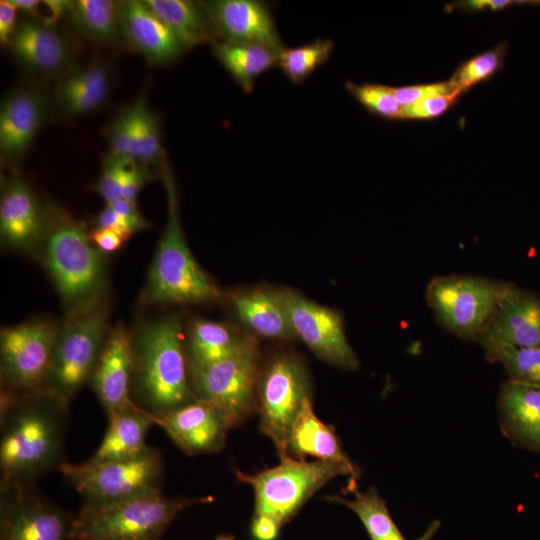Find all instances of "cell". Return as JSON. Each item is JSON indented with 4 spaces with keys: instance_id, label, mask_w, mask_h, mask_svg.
<instances>
[{
    "instance_id": "obj_34",
    "label": "cell",
    "mask_w": 540,
    "mask_h": 540,
    "mask_svg": "<svg viewBox=\"0 0 540 540\" xmlns=\"http://www.w3.org/2000/svg\"><path fill=\"white\" fill-rule=\"evenodd\" d=\"M130 108L135 137V160L148 167L157 165L161 171L166 157L161 146L158 118L149 108L144 95L139 96Z\"/></svg>"
},
{
    "instance_id": "obj_27",
    "label": "cell",
    "mask_w": 540,
    "mask_h": 540,
    "mask_svg": "<svg viewBox=\"0 0 540 540\" xmlns=\"http://www.w3.org/2000/svg\"><path fill=\"white\" fill-rule=\"evenodd\" d=\"M232 305L239 320L254 333L277 340L295 338L278 290L241 291L233 296Z\"/></svg>"
},
{
    "instance_id": "obj_7",
    "label": "cell",
    "mask_w": 540,
    "mask_h": 540,
    "mask_svg": "<svg viewBox=\"0 0 540 540\" xmlns=\"http://www.w3.org/2000/svg\"><path fill=\"white\" fill-rule=\"evenodd\" d=\"M60 472L83 499V504L108 505L161 493L165 464L161 451L147 446L124 459L80 464L66 462Z\"/></svg>"
},
{
    "instance_id": "obj_21",
    "label": "cell",
    "mask_w": 540,
    "mask_h": 540,
    "mask_svg": "<svg viewBox=\"0 0 540 540\" xmlns=\"http://www.w3.org/2000/svg\"><path fill=\"white\" fill-rule=\"evenodd\" d=\"M112 86V68L101 57L80 68H73L57 80L49 94V107L63 119L92 113L108 100Z\"/></svg>"
},
{
    "instance_id": "obj_4",
    "label": "cell",
    "mask_w": 540,
    "mask_h": 540,
    "mask_svg": "<svg viewBox=\"0 0 540 540\" xmlns=\"http://www.w3.org/2000/svg\"><path fill=\"white\" fill-rule=\"evenodd\" d=\"M167 196L164 230L140 293L143 306L213 302L220 292L193 257L183 234L173 174L166 159L161 168Z\"/></svg>"
},
{
    "instance_id": "obj_17",
    "label": "cell",
    "mask_w": 540,
    "mask_h": 540,
    "mask_svg": "<svg viewBox=\"0 0 540 540\" xmlns=\"http://www.w3.org/2000/svg\"><path fill=\"white\" fill-rule=\"evenodd\" d=\"M50 111L49 94L38 84L8 92L0 105L2 164L14 167L24 157Z\"/></svg>"
},
{
    "instance_id": "obj_18",
    "label": "cell",
    "mask_w": 540,
    "mask_h": 540,
    "mask_svg": "<svg viewBox=\"0 0 540 540\" xmlns=\"http://www.w3.org/2000/svg\"><path fill=\"white\" fill-rule=\"evenodd\" d=\"M202 3L219 40L264 46L278 55L285 48L268 2L212 0Z\"/></svg>"
},
{
    "instance_id": "obj_13",
    "label": "cell",
    "mask_w": 540,
    "mask_h": 540,
    "mask_svg": "<svg viewBox=\"0 0 540 540\" xmlns=\"http://www.w3.org/2000/svg\"><path fill=\"white\" fill-rule=\"evenodd\" d=\"M74 524L36 486L0 488V540H74Z\"/></svg>"
},
{
    "instance_id": "obj_12",
    "label": "cell",
    "mask_w": 540,
    "mask_h": 540,
    "mask_svg": "<svg viewBox=\"0 0 540 540\" xmlns=\"http://www.w3.org/2000/svg\"><path fill=\"white\" fill-rule=\"evenodd\" d=\"M59 322L34 317L0 331V395L44 389Z\"/></svg>"
},
{
    "instance_id": "obj_40",
    "label": "cell",
    "mask_w": 540,
    "mask_h": 540,
    "mask_svg": "<svg viewBox=\"0 0 540 540\" xmlns=\"http://www.w3.org/2000/svg\"><path fill=\"white\" fill-rule=\"evenodd\" d=\"M126 158L128 157L115 156L109 152L102 158L100 176L91 188L106 204L121 198L120 175Z\"/></svg>"
},
{
    "instance_id": "obj_45",
    "label": "cell",
    "mask_w": 540,
    "mask_h": 540,
    "mask_svg": "<svg viewBox=\"0 0 540 540\" xmlns=\"http://www.w3.org/2000/svg\"><path fill=\"white\" fill-rule=\"evenodd\" d=\"M514 5L511 0H464L446 5V10L452 12L455 9L467 13L496 12L502 11Z\"/></svg>"
},
{
    "instance_id": "obj_32",
    "label": "cell",
    "mask_w": 540,
    "mask_h": 540,
    "mask_svg": "<svg viewBox=\"0 0 540 540\" xmlns=\"http://www.w3.org/2000/svg\"><path fill=\"white\" fill-rule=\"evenodd\" d=\"M325 500L344 505L363 523L371 540H406L394 523L387 505L375 488L367 492L354 491V498L329 495Z\"/></svg>"
},
{
    "instance_id": "obj_35",
    "label": "cell",
    "mask_w": 540,
    "mask_h": 540,
    "mask_svg": "<svg viewBox=\"0 0 540 540\" xmlns=\"http://www.w3.org/2000/svg\"><path fill=\"white\" fill-rule=\"evenodd\" d=\"M508 43L501 42L462 62L448 80L461 95L473 86L485 82L497 74L504 66Z\"/></svg>"
},
{
    "instance_id": "obj_20",
    "label": "cell",
    "mask_w": 540,
    "mask_h": 540,
    "mask_svg": "<svg viewBox=\"0 0 540 540\" xmlns=\"http://www.w3.org/2000/svg\"><path fill=\"white\" fill-rule=\"evenodd\" d=\"M132 332L123 323L111 327L89 384L106 416L134 403L131 396Z\"/></svg>"
},
{
    "instance_id": "obj_51",
    "label": "cell",
    "mask_w": 540,
    "mask_h": 540,
    "mask_svg": "<svg viewBox=\"0 0 540 540\" xmlns=\"http://www.w3.org/2000/svg\"><path fill=\"white\" fill-rule=\"evenodd\" d=\"M215 540H235V538L232 535H219Z\"/></svg>"
},
{
    "instance_id": "obj_50",
    "label": "cell",
    "mask_w": 540,
    "mask_h": 540,
    "mask_svg": "<svg viewBox=\"0 0 540 540\" xmlns=\"http://www.w3.org/2000/svg\"><path fill=\"white\" fill-rule=\"evenodd\" d=\"M440 521L438 520H435L433 521L428 527L427 529L425 530V532L420 536L418 537L416 540H432V538L434 537V535L437 533V531L439 530L440 528Z\"/></svg>"
},
{
    "instance_id": "obj_47",
    "label": "cell",
    "mask_w": 540,
    "mask_h": 540,
    "mask_svg": "<svg viewBox=\"0 0 540 540\" xmlns=\"http://www.w3.org/2000/svg\"><path fill=\"white\" fill-rule=\"evenodd\" d=\"M17 8L10 0L0 1V42L8 46L17 30Z\"/></svg>"
},
{
    "instance_id": "obj_14",
    "label": "cell",
    "mask_w": 540,
    "mask_h": 540,
    "mask_svg": "<svg viewBox=\"0 0 540 540\" xmlns=\"http://www.w3.org/2000/svg\"><path fill=\"white\" fill-rule=\"evenodd\" d=\"M295 337L321 360L339 368L353 370L359 359L351 347L341 315L331 308L290 290H278Z\"/></svg>"
},
{
    "instance_id": "obj_49",
    "label": "cell",
    "mask_w": 540,
    "mask_h": 540,
    "mask_svg": "<svg viewBox=\"0 0 540 540\" xmlns=\"http://www.w3.org/2000/svg\"><path fill=\"white\" fill-rule=\"evenodd\" d=\"M10 2L17 8L26 13L29 17L42 19L40 17L39 8L43 4V1L38 0H10Z\"/></svg>"
},
{
    "instance_id": "obj_38",
    "label": "cell",
    "mask_w": 540,
    "mask_h": 540,
    "mask_svg": "<svg viewBox=\"0 0 540 540\" xmlns=\"http://www.w3.org/2000/svg\"><path fill=\"white\" fill-rule=\"evenodd\" d=\"M105 135L109 153L135 159V137L130 106L110 121Z\"/></svg>"
},
{
    "instance_id": "obj_16",
    "label": "cell",
    "mask_w": 540,
    "mask_h": 540,
    "mask_svg": "<svg viewBox=\"0 0 540 540\" xmlns=\"http://www.w3.org/2000/svg\"><path fill=\"white\" fill-rule=\"evenodd\" d=\"M9 48L19 65L36 80L56 82L74 68V52L67 36L43 19H21Z\"/></svg>"
},
{
    "instance_id": "obj_3",
    "label": "cell",
    "mask_w": 540,
    "mask_h": 540,
    "mask_svg": "<svg viewBox=\"0 0 540 540\" xmlns=\"http://www.w3.org/2000/svg\"><path fill=\"white\" fill-rule=\"evenodd\" d=\"M47 224L35 255L49 276L65 313L107 298L106 255L92 243L84 222L51 201Z\"/></svg>"
},
{
    "instance_id": "obj_36",
    "label": "cell",
    "mask_w": 540,
    "mask_h": 540,
    "mask_svg": "<svg viewBox=\"0 0 540 540\" xmlns=\"http://www.w3.org/2000/svg\"><path fill=\"white\" fill-rule=\"evenodd\" d=\"M484 349L490 359L503 365L509 380L540 388V348L495 345Z\"/></svg>"
},
{
    "instance_id": "obj_10",
    "label": "cell",
    "mask_w": 540,
    "mask_h": 540,
    "mask_svg": "<svg viewBox=\"0 0 540 540\" xmlns=\"http://www.w3.org/2000/svg\"><path fill=\"white\" fill-rule=\"evenodd\" d=\"M261 368L257 344L250 338L232 354L205 366L190 368L195 398L208 402L235 428L257 414Z\"/></svg>"
},
{
    "instance_id": "obj_1",
    "label": "cell",
    "mask_w": 540,
    "mask_h": 540,
    "mask_svg": "<svg viewBox=\"0 0 540 540\" xmlns=\"http://www.w3.org/2000/svg\"><path fill=\"white\" fill-rule=\"evenodd\" d=\"M69 404L45 390L0 395V488L36 486L65 460Z\"/></svg>"
},
{
    "instance_id": "obj_5",
    "label": "cell",
    "mask_w": 540,
    "mask_h": 540,
    "mask_svg": "<svg viewBox=\"0 0 540 540\" xmlns=\"http://www.w3.org/2000/svg\"><path fill=\"white\" fill-rule=\"evenodd\" d=\"M109 320L107 298L65 313L59 322L43 390L70 404L90 381L111 329Z\"/></svg>"
},
{
    "instance_id": "obj_22",
    "label": "cell",
    "mask_w": 540,
    "mask_h": 540,
    "mask_svg": "<svg viewBox=\"0 0 540 540\" xmlns=\"http://www.w3.org/2000/svg\"><path fill=\"white\" fill-rule=\"evenodd\" d=\"M483 347L540 348V297L514 286L478 340Z\"/></svg>"
},
{
    "instance_id": "obj_44",
    "label": "cell",
    "mask_w": 540,
    "mask_h": 540,
    "mask_svg": "<svg viewBox=\"0 0 540 540\" xmlns=\"http://www.w3.org/2000/svg\"><path fill=\"white\" fill-rule=\"evenodd\" d=\"M91 228L114 230L121 234L127 241L134 235L121 216L108 204L95 215Z\"/></svg>"
},
{
    "instance_id": "obj_15",
    "label": "cell",
    "mask_w": 540,
    "mask_h": 540,
    "mask_svg": "<svg viewBox=\"0 0 540 540\" xmlns=\"http://www.w3.org/2000/svg\"><path fill=\"white\" fill-rule=\"evenodd\" d=\"M47 224L46 203L19 174L1 178L0 241L4 250L35 257Z\"/></svg>"
},
{
    "instance_id": "obj_43",
    "label": "cell",
    "mask_w": 540,
    "mask_h": 540,
    "mask_svg": "<svg viewBox=\"0 0 540 540\" xmlns=\"http://www.w3.org/2000/svg\"><path fill=\"white\" fill-rule=\"evenodd\" d=\"M108 205L121 216L134 234L151 227L150 222L142 215L135 201L118 198Z\"/></svg>"
},
{
    "instance_id": "obj_2",
    "label": "cell",
    "mask_w": 540,
    "mask_h": 540,
    "mask_svg": "<svg viewBox=\"0 0 540 540\" xmlns=\"http://www.w3.org/2000/svg\"><path fill=\"white\" fill-rule=\"evenodd\" d=\"M131 332L134 403L156 417L195 400L181 316L144 319Z\"/></svg>"
},
{
    "instance_id": "obj_19",
    "label": "cell",
    "mask_w": 540,
    "mask_h": 540,
    "mask_svg": "<svg viewBox=\"0 0 540 540\" xmlns=\"http://www.w3.org/2000/svg\"><path fill=\"white\" fill-rule=\"evenodd\" d=\"M154 420L171 441L190 456L221 451L231 429L215 407L197 398Z\"/></svg>"
},
{
    "instance_id": "obj_29",
    "label": "cell",
    "mask_w": 540,
    "mask_h": 540,
    "mask_svg": "<svg viewBox=\"0 0 540 540\" xmlns=\"http://www.w3.org/2000/svg\"><path fill=\"white\" fill-rule=\"evenodd\" d=\"M211 46L214 57L245 93H251L256 80L277 66L278 54L264 46L224 40Z\"/></svg>"
},
{
    "instance_id": "obj_37",
    "label": "cell",
    "mask_w": 540,
    "mask_h": 540,
    "mask_svg": "<svg viewBox=\"0 0 540 540\" xmlns=\"http://www.w3.org/2000/svg\"><path fill=\"white\" fill-rule=\"evenodd\" d=\"M351 96L373 116L385 120H399L402 107L390 86L378 83L345 82Z\"/></svg>"
},
{
    "instance_id": "obj_24",
    "label": "cell",
    "mask_w": 540,
    "mask_h": 540,
    "mask_svg": "<svg viewBox=\"0 0 540 540\" xmlns=\"http://www.w3.org/2000/svg\"><path fill=\"white\" fill-rule=\"evenodd\" d=\"M287 454L298 460L307 456L348 468L359 479L360 469L344 452L332 425L321 421L313 410L312 399L305 401L290 433Z\"/></svg>"
},
{
    "instance_id": "obj_6",
    "label": "cell",
    "mask_w": 540,
    "mask_h": 540,
    "mask_svg": "<svg viewBox=\"0 0 540 540\" xmlns=\"http://www.w3.org/2000/svg\"><path fill=\"white\" fill-rule=\"evenodd\" d=\"M213 500L161 492L108 505L82 504L75 515L74 540H161L181 511Z\"/></svg>"
},
{
    "instance_id": "obj_48",
    "label": "cell",
    "mask_w": 540,
    "mask_h": 540,
    "mask_svg": "<svg viewBox=\"0 0 540 540\" xmlns=\"http://www.w3.org/2000/svg\"><path fill=\"white\" fill-rule=\"evenodd\" d=\"M281 527L271 517L254 513L251 523V533L256 540H275L279 535Z\"/></svg>"
},
{
    "instance_id": "obj_30",
    "label": "cell",
    "mask_w": 540,
    "mask_h": 540,
    "mask_svg": "<svg viewBox=\"0 0 540 540\" xmlns=\"http://www.w3.org/2000/svg\"><path fill=\"white\" fill-rule=\"evenodd\" d=\"M246 338L224 323L194 320L185 336L188 369L214 363L232 354Z\"/></svg>"
},
{
    "instance_id": "obj_23",
    "label": "cell",
    "mask_w": 540,
    "mask_h": 540,
    "mask_svg": "<svg viewBox=\"0 0 540 540\" xmlns=\"http://www.w3.org/2000/svg\"><path fill=\"white\" fill-rule=\"evenodd\" d=\"M119 17L124 41L150 63L172 64L187 51L143 1H119Z\"/></svg>"
},
{
    "instance_id": "obj_41",
    "label": "cell",
    "mask_w": 540,
    "mask_h": 540,
    "mask_svg": "<svg viewBox=\"0 0 540 540\" xmlns=\"http://www.w3.org/2000/svg\"><path fill=\"white\" fill-rule=\"evenodd\" d=\"M154 177L148 166L133 158H126L120 175L121 198L136 202L141 189Z\"/></svg>"
},
{
    "instance_id": "obj_25",
    "label": "cell",
    "mask_w": 540,
    "mask_h": 540,
    "mask_svg": "<svg viewBox=\"0 0 540 540\" xmlns=\"http://www.w3.org/2000/svg\"><path fill=\"white\" fill-rule=\"evenodd\" d=\"M499 410L508 437L540 452V388L508 380L500 390Z\"/></svg>"
},
{
    "instance_id": "obj_39",
    "label": "cell",
    "mask_w": 540,
    "mask_h": 540,
    "mask_svg": "<svg viewBox=\"0 0 540 540\" xmlns=\"http://www.w3.org/2000/svg\"><path fill=\"white\" fill-rule=\"evenodd\" d=\"M461 95L458 92L431 96L403 107L400 120H432L449 111Z\"/></svg>"
},
{
    "instance_id": "obj_26",
    "label": "cell",
    "mask_w": 540,
    "mask_h": 540,
    "mask_svg": "<svg viewBox=\"0 0 540 540\" xmlns=\"http://www.w3.org/2000/svg\"><path fill=\"white\" fill-rule=\"evenodd\" d=\"M107 420L108 426L102 441L86 461L99 463L129 458L148 446L146 437L155 424L154 416L136 404L111 413Z\"/></svg>"
},
{
    "instance_id": "obj_33",
    "label": "cell",
    "mask_w": 540,
    "mask_h": 540,
    "mask_svg": "<svg viewBox=\"0 0 540 540\" xmlns=\"http://www.w3.org/2000/svg\"><path fill=\"white\" fill-rule=\"evenodd\" d=\"M333 47L329 38L285 47L278 55L277 66L293 84L300 85L329 60Z\"/></svg>"
},
{
    "instance_id": "obj_42",
    "label": "cell",
    "mask_w": 540,
    "mask_h": 540,
    "mask_svg": "<svg viewBox=\"0 0 540 540\" xmlns=\"http://www.w3.org/2000/svg\"><path fill=\"white\" fill-rule=\"evenodd\" d=\"M392 89L397 101L402 108L431 96L445 95L457 92L448 80L436 83L392 87Z\"/></svg>"
},
{
    "instance_id": "obj_11",
    "label": "cell",
    "mask_w": 540,
    "mask_h": 540,
    "mask_svg": "<svg viewBox=\"0 0 540 540\" xmlns=\"http://www.w3.org/2000/svg\"><path fill=\"white\" fill-rule=\"evenodd\" d=\"M515 285L478 276L434 278L427 300L438 321L453 334L479 340L499 304Z\"/></svg>"
},
{
    "instance_id": "obj_46",
    "label": "cell",
    "mask_w": 540,
    "mask_h": 540,
    "mask_svg": "<svg viewBox=\"0 0 540 540\" xmlns=\"http://www.w3.org/2000/svg\"><path fill=\"white\" fill-rule=\"evenodd\" d=\"M89 236L96 248L105 255L116 252L127 242L121 234L106 228H90Z\"/></svg>"
},
{
    "instance_id": "obj_8",
    "label": "cell",
    "mask_w": 540,
    "mask_h": 540,
    "mask_svg": "<svg viewBox=\"0 0 540 540\" xmlns=\"http://www.w3.org/2000/svg\"><path fill=\"white\" fill-rule=\"evenodd\" d=\"M238 480L254 491V513L286 524L325 484L337 476H348L347 490L357 489L358 479L345 466L320 460L307 461L287 457L256 474L237 471Z\"/></svg>"
},
{
    "instance_id": "obj_28",
    "label": "cell",
    "mask_w": 540,
    "mask_h": 540,
    "mask_svg": "<svg viewBox=\"0 0 540 540\" xmlns=\"http://www.w3.org/2000/svg\"><path fill=\"white\" fill-rule=\"evenodd\" d=\"M142 1L167 24L186 50L219 40L202 1Z\"/></svg>"
},
{
    "instance_id": "obj_31",
    "label": "cell",
    "mask_w": 540,
    "mask_h": 540,
    "mask_svg": "<svg viewBox=\"0 0 540 540\" xmlns=\"http://www.w3.org/2000/svg\"><path fill=\"white\" fill-rule=\"evenodd\" d=\"M67 18L74 29L91 42L115 45L124 41L119 17V1H70Z\"/></svg>"
},
{
    "instance_id": "obj_9",
    "label": "cell",
    "mask_w": 540,
    "mask_h": 540,
    "mask_svg": "<svg viewBox=\"0 0 540 540\" xmlns=\"http://www.w3.org/2000/svg\"><path fill=\"white\" fill-rule=\"evenodd\" d=\"M310 374L292 352L273 354L260 368L257 385L259 428L274 444L279 459L289 457L288 441L306 400L311 398Z\"/></svg>"
}]
</instances>
